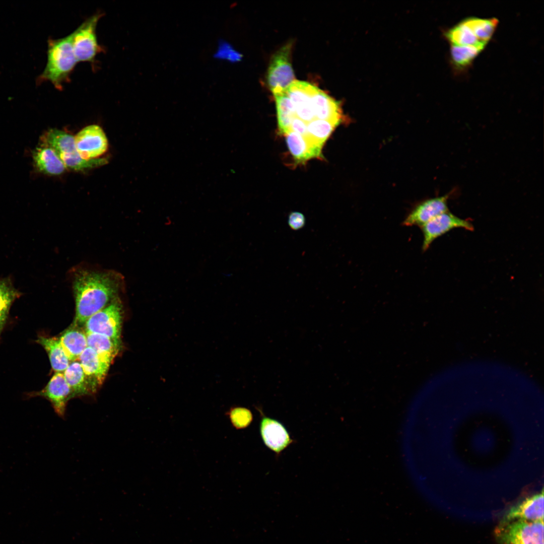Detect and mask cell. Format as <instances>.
<instances>
[{
    "instance_id": "6da1fadb",
    "label": "cell",
    "mask_w": 544,
    "mask_h": 544,
    "mask_svg": "<svg viewBox=\"0 0 544 544\" xmlns=\"http://www.w3.org/2000/svg\"><path fill=\"white\" fill-rule=\"evenodd\" d=\"M123 284L122 275L114 270H78L73 280L75 325L84 324L90 317L117 298Z\"/></svg>"
},
{
    "instance_id": "7a4b0ae2",
    "label": "cell",
    "mask_w": 544,
    "mask_h": 544,
    "mask_svg": "<svg viewBox=\"0 0 544 544\" xmlns=\"http://www.w3.org/2000/svg\"><path fill=\"white\" fill-rule=\"evenodd\" d=\"M47 56L46 66L36 79L37 85L48 81L55 89L61 90L63 84L70 81L78 62L73 48L71 34L57 39H49Z\"/></svg>"
},
{
    "instance_id": "3957f363",
    "label": "cell",
    "mask_w": 544,
    "mask_h": 544,
    "mask_svg": "<svg viewBox=\"0 0 544 544\" xmlns=\"http://www.w3.org/2000/svg\"><path fill=\"white\" fill-rule=\"evenodd\" d=\"M41 145L54 151L67 169L82 171L100 166L107 162L104 158L93 160L83 159L77 150L75 137L61 130L49 129L41 137Z\"/></svg>"
},
{
    "instance_id": "277c9868",
    "label": "cell",
    "mask_w": 544,
    "mask_h": 544,
    "mask_svg": "<svg viewBox=\"0 0 544 544\" xmlns=\"http://www.w3.org/2000/svg\"><path fill=\"white\" fill-rule=\"evenodd\" d=\"M543 521L499 522L494 530L497 544H543Z\"/></svg>"
},
{
    "instance_id": "5b68a950",
    "label": "cell",
    "mask_w": 544,
    "mask_h": 544,
    "mask_svg": "<svg viewBox=\"0 0 544 544\" xmlns=\"http://www.w3.org/2000/svg\"><path fill=\"white\" fill-rule=\"evenodd\" d=\"M102 16L100 12L96 13L71 33L74 52L78 62H93L97 55L102 51L103 49L97 39L96 28Z\"/></svg>"
},
{
    "instance_id": "8992f818",
    "label": "cell",
    "mask_w": 544,
    "mask_h": 544,
    "mask_svg": "<svg viewBox=\"0 0 544 544\" xmlns=\"http://www.w3.org/2000/svg\"><path fill=\"white\" fill-rule=\"evenodd\" d=\"M122 310L117 297L87 320L84 324L86 332L104 335L121 345Z\"/></svg>"
},
{
    "instance_id": "52a82bcc",
    "label": "cell",
    "mask_w": 544,
    "mask_h": 544,
    "mask_svg": "<svg viewBox=\"0 0 544 544\" xmlns=\"http://www.w3.org/2000/svg\"><path fill=\"white\" fill-rule=\"evenodd\" d=\"M292 43L290 42L273 56L267 70L266 81L273 93L286 89L295 81L291 62Z\"/></svg>"
},
{
    "instance_id": "ba28073f",
    "label": "cell",
    "mask_w": 544,
    "mask_h": 544,
    "mask_svg": "<svg viewBox=\"0 0 544 544\" xmlns=\"http://www.w3.org/2000/svg\"><path fill=\"white\" fill-rule=\"evenodd\" d=\"M423 236L422 250H428L438 238L455 228L473 231V225L467 220L462 219L449 211L443 213L430 220L420 227Z\"/></svg>"
},
{
    "instance_id": "9c48e42d",
    "label": "cell",
    "mask_w": 544,
    "mask_h": 544,
    "mask_svg": "<svg viewBox=\"0 0 544 544\" xmlns=\"http://www.w3.org/2000/svg\"><path fill=\"white\" fill-rule=\"evenodd\" d=\"M77 150L84 159L99 158L107 150L106 135L99 125L92 124L81 129L75 137Z\"/></svg>"
},
{
    "instance_id": "30bf717a",
    "label": "cell",
    "mask_w": 544,
    "mask_h": 544,
    "mask_svg": "<svg viewBox=\"0 0 544 544\" xmlns=\"http://www.w3.org/2000/svg\"><path fill=\"white\" fill-rule=\"evenodd\" d=\"M26 395L28 397L40 396L46 399L51 404L55 413L63 419L67 402L73 398L63 372H55L41 390L31 392Z\"/></svg>"
},
{
    "instance_id": "8fae6325",
    "label": "cell",
    "mask_w": 544,
    "mask_h": 544,
    "mask_svg": "<svg viewBox=\"0 0 544 544\" xmlns=\"http://www.w3.org/2000/svg\"><path fill=\"white\" fill-rule=\"evenodd\" d=\"M260 414L259 432L266 447L279 456L294 442L285 427L279 421L266 416L258 409Z\"/></svg>"
},
{
    "instance_id": "7c38bea8",
    "label": "cell",
    "mask_w": 544,
    "mask_h": 544,
    "mask_svg": "<svg viewBox=\"0 0 544 544\" xmlns=\"http://www.w3.org/2000/svg\"><path fill=\"white\" fill-rule=\"evenodd\" d=\"M450 194L429 198L420 202L407 215L402 222V225L420 227L435 217L449 211L447 202Z\"/></svg>"
},
{
    "instance_id": "4fadbf2b",
    "label": "cell",
    "mask_w": 544,
    "mask_h": 544,
    "mask_svg": "<svg viewBox=\"0 0 544 544\" xmlns=\"http://www.w3.org/2000/svg\"><path fill=\"white\" fill-rule=\"evenodd\" d=\"M316 88L307 82L295 80L285 90L294 106L296 116L307 123L315 118L311 98Z\"/></svg>"
},
{
    "instance_id": "5bb4252c",
    "label": "cell",
    "mask_w": 544,
    "mask_h": 544,
    "mask_svg": "<svg viewBox=\"0 0 544 544\" xmlns=\"http://www.w3.org/2000/svg\"><path fill=\"white\" fill-rule=\"evenodd\" d=\"M543 492L527 497L510 508L499 522L513 520L543 521Z\"/></svg>"
},
{
    "instance_id": "9a60e30c",
    "label": "cell",
    "mask_w": 544,
    "mask_h": 544,
    "mask_svg": "<svg viewBox=\"0 0 544 544\" xmlns=\"http://www.w3.org/2000/svg\"><path fill=\"white\" fill-rule=\"evenodd\" d=\"M92 393L103 383L110 364L101 358L93 350L87 347L79 358Z\"/></svg>"
},
{
    "instance_id": "2e32d148",
    "label": "cell",
    "mask_w": 544,
    "mask_h": 544,
    "mask_svg": "<svg viewBox=\"0 0 544 544\" xmlns=\"http://www.w3.org/2000/svg\"><path fill=\"white\" fill-rule=\"evenodd\" d=\"M311 103L315 118L327 120L338 125L343 120L339 102L318 88L312 96Z\"/></svg>"
},
{
    "instance_id": "e0dca14e",
    "label": "cell",
    "mask_w": 544,
    "mask_h": 544,
    "mask_svg": "<svg viewBox=\"0 0 544 544\" xmlns=\"http://www.w3.org/2000/svg\"><path fill=\"white\" fill-rule=\"evenodd\" d=\"M288 149L297 163L312 158H322V147L314 144L306 137L292 131L285 135Z\"/></svg>"
},
{
    "instance_id": "ac0fdd59",
    "label": "cell",
    "mask_w": 544,
    "mask_h": 544,
    "mask_svg": "<svg viewBox=\"0 0 544 544\" xmlns=\"http://www.w3.org/2000/svg\"><path fill=\"white\" fill-rule=\"evenodd\" d=\"M33 157L36 168L43 173L58 175L67 169L56 153L49 147L41 145L34 151Z\"/></svg>"
},
{
    "instance_id": "d6986e66",
    "label": "cell",
    "mask_w": 544,
    "mask_h": 544,
    "mask_svg": "<svg viewBox=\"0 0 544 544\" xmlns=\"http://www.w3.org/2000/svg\"><path fill=\"white\" fill-rule=\"evenodd\" d=\"M36 343L45 350L52 369L55 372H63L71 363L58 338L39 335Z\"/></svg>"
},
{
    "instance_id": "ffe728a7",
    "label": "cell",
    "mask_w": 544,
    "mask_h": 544,
    "mask_svg": "<svg viewBox=\"0 0 544 544\" xmlns=\"http://www.w3.org/2000/svg\"><path fill=\"white\" fill-rule=\"evenodd\" d=\"M58 338L71 362L79 360L80 355L87 347L86 332L76 326L64 331Z\"/></svg>"
},
{
    "instance_id": "44dd1931",
    "label": "cell",
    "mask_w": 544,
    "mask_h": 544,
    "mask_svg": "<svg viewBox=\"0 0 544 544\" xmlns=\"http://www.w3.org/2000/svg\"><path fill=\"white\" fill-rule=\"evenodd\" d=\"M63 373L71 389L73 398L92 394L86 376L79 361L71 362Z\"/></svg>"
},
{
    "instance_id": "7402d4cb",
    "label": "cell",
    "mask_w": 544,
    "mask_h": 544,
    "mask_svg": "<svg viewBox=\"0 0 544 544\" xmlns=\"http://www.w3.org/2000/svg\"><path fill=\"white\" fill-rule=\"evenodd\" d=\"M275 99L279 132L286 135L291 131V123L296 116L294 106L285 89L273 93Z\"/></svg>"
},
{
    "instance_id": "603a6c76",
    "label": "cell",
    "mask_w": 544,
    "mask_h": 544,
    "mask_svg": "<svg viewBox=\"0 0 544 544\" xmlns=\"http://www.w3.org/2000/svg\"><path fill=\"white\" fill-rule=\"evenodd\" d=\"M86 333L87 347L91 348L101 358L111 364L118 354L121 345L101 334Z\"/></svg>"
},
{
    "instance_id": "cb8c5ba5",
    "label": "cell",
    "mask_w": 544,
    "mask_h": 544,
    "mask_svg": "<svg viewBox=\"0 0 544 544\" xmlns=\"http://www.w3.org/2000/svg\"><path fill=\"white\" fill-rule=\"evenodd\" d=\"M22 295L9 278L0 279V338L13 302Z\"/></svg>"
},
{
    "instance_id": "d4e9b609",
    "label": "cell",
    "mask_w": 544,
    "mask_h": 544,
    "mask_svg": "<svg viewBox=\"0 0 544 544\" xmlns=\"http://www.w3.org/2000/svg\"><path fill=\"white\" fill-rule=\"evenodd\" d=\"M462 22L472 32L479 42L486 45L499 23L495 18L484 19L477 17L467 18Z\"/></svg>"
},
{
    "instance_id": "484cf974",
    "label": "cell",
    "mask_w": 544,
    "mask_h": 544,
    "mask_svg": "<svg viewBox=\"0 0 544 544\" xmlns=\"http://www.w3.org/2000/svg\"><path fill=\"white\" fill-rule=\"evenodd\" d=\"M485 46L475 45H451L450 56L452 64L457 69H463L471 64L475 57Z\"/></svg>"
},
{
    "instance_id": "4316f807",
    "label": "cell",
    "mask_w": 544,
    "mask_h": 544,
    "mask_svg": "<svg viewBox=\"0 0 544 544\" xmlns=\"http://www.w3.org/2000/svg\"><path fill=\"white\" fill-rule=\"evenodd\" d=\"M445 36L451 45H486L479 42L472 32L462 21L448 29L445 33Z\"/></svg>"
},
{
    "instance_id": "83f0119b",
    "label": "cell",
    "mask_w": 544,
    "mask_h": 544,
    "mask_svg": "<svg viewBox=\"0 0 544 544\" xmlns=\"http://www.w3.org/2000/svg\"><path fill=\"white\" fill-rule=\"evenodd\" d=\"M337 126L333 122L315 118L307 123L306 137L310 141L322 147Z\"/></svg>"
},
{
    "instance_id": "f1b7e54d",
    "label": "cell",
    "mask_w": 544,
    "mask_h": 544,
    "mask_svg": "<svg viewBox=\"0 0 544 544\" xmlns=\"http://www.w3.org/2000/svg\"><path fill=\"white\" fill-rule=\"evenodd\" d=\"M214 57L219 59L236 62L241 59L242 55L229 42L221 40L218 43Z\"/></svg>"
},
{
    "instance_id": "f546056e",
    "label": "cell",
    "mask_w": 544,
    "mask_h": 544,
    "mask_svg": "<svg viewBox=\"0 0 544 544\" xmlns=\"http://www.w3.org/2000/svg\"><path fill=\"white\" fill-rule=\"evenodd\" d=\"M230 418L233 425L237 429L247 427L253 420V415L248 409L243 407L233 408L230 412Z\"/></svg>"
},
{
    "instance_id": "4dcf8cb0",
    "label": "cell",
    "mask_w": 544,
    "mask_h": 544,
    "mask_svg": "<svg viewBox=\"0 0 544 544\" xmlns=\"http://www.w3.org/2000/svg\"><path fill=\"white\" fill-rule=\"evenodd\" d=\"M305 218L303 214L298 212H292L288 217V224L294 230L301 229L305 225Z\"/></svg>"
},
{
    "instance_id": "1f68e13d",
    "label": "cell",
    "mask_w": 544,
    "mask_h": 544,
    "mask_svg": "<svg viewBox=\"0 0 544 544\" xmlns=\"http://www.w3.org/2000/svg\"><path fill=\"white\" fill-rule=\"evenodd\" d=\"M307 123L297 117L294 116L291 123V131L300 134L304 137H306Z\"/></svg>"
}]
</instances>
